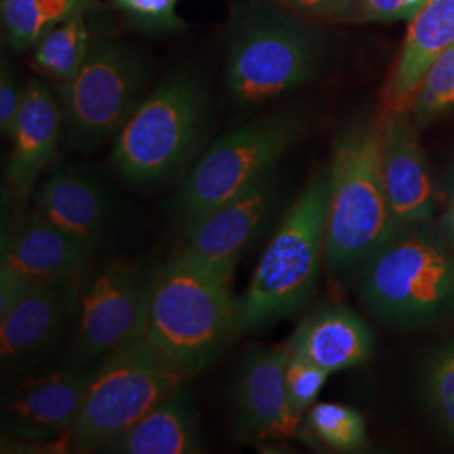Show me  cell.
Masks as SVG:
<instances>
[{
    "mask_svg": "<svg viewBox=\"0 0 454 454\" xmlns=\"http://www.w3.org/2000/svg\"><path fill=\"white\" fill-rule=\"evenodd\" d=\"M309 426L313 434L328 448L357 451L367 442L364 416L348 406L320 403L309 407Z\"/></svg>",
    "mask_w": 454,
    "mask_h": 454,
    "instance_id": "25",
    "label": "cell"
},
{
    "mask_svg": "<svg viewBox=\"0 0 454 454\" xmlns=\"http://www.w3.org/2000/svg\"><path fill=\"white\" fill-rule=\"evenodd\" d=\"M330 373L300 354L288 350L285 367V386L293 414L301 419L313 406Z\"/></svg>",
    "mask_w": 454,
    "mask_h": 454,
    "instance_id": "27",
    "label": "cell"
},
{
    "mask_svg": "<svg viewBox=\"0 0 454 454\" xmlns=\"http://www.w3.org/2000/svg\"><path fill=\"white\" fill-rule=\"evenodd\" d=\"M427 394L439 421L454 438V343L433 358L427 373Z\"/></svg>",
    "mask_w": 454,
    "mask_h": 454,
    "instance_id": "28",
    "label": "cell"
},
{
    "mask_svg": "<svg viewBox=\"0 0 454 454\" xmlns=\"http://www.w3.org/2000/svg\"><path fill=\"white\" fill-rule=\"evenodd\" d=\"M380 165L397 231L426 224L438 207L439 192L406 112L384 120Z\"/></svg>",
    "mask_w": 454,
    "mask_h": 454,
    "instance_id": "17",
    "label": "cell"
},
{
    "mask_svg": "<svg viewBox=\"0 0 454 454\" xmlns=\"http://www.w3.org/2000/svg\"><path fill=\"white\" fill-rule=\"evenodd\" d=\"M150 67L121 39L93 43L82 67L59 88L66 145L91 153L118 135L144 99Z\"/></svg>",
    "mask_w": 454,
    "mask_h": 454,
    "instance_id": "9",
    "label": "cell"
},
{
    "mask_svg": "<svg viewBox=\"0 0 454 454\" xmlns=\"http://www.w3.org/2000/svg\"><path fill=\"white\" fill-rule=\"evenodd\" d=\"M63 138L59 98L46 82L33 78L26 82V97L16 120L12 150L5 165V197L14 204L19 221L33 199L34 189L54 160Z\"/></svg>",
    "mask_w": 454,
    "mask_h": 454,
    "instance_id": "15",
    "label": "cell"
},
{
    "mask_svg": "<svg viewBox=\"0 0 454 454\" xmlns=\"http://www.w3.org/2000/svg\"><path fill=\"white\" fill-rule=\"evenodd\" d=\"M187 380L145 335L121 347L101 360L66 448L101 453Z\"/></svg>",
    "mask_w": 454,
    "mask_h": 454,
    "instance_id": "7",
    "label": "cell"
},
{
    "mask_svg": "<svg viewBox=\"0 0 454 454\" xmlns=\"http://www.w3.org/2000/svg\"><path fill=\"white\" fill-rule=\"evenodd\" d=\"M26 97V84L19 82L14 67L2 61L0 69V131L5 138L12 137L17 116Z\"/></svg>",
    "mask_w": 454,
    "mask_h": 454,
    "instance_id": "29",
    "label": "cell"
},
{
    "mask_svg": "<svg viewBox=\"0 0 454 454\" xmlns=\"http://www.w3.org/2000/svg\"><path fill=\"white\" fill-rule=\"evenodd\" d=\"M273 2L298 16L325 17V19L352 17L357 7V0H273Z\"/></svg>",
    "mask_w": 454,
    "mask_h": 454,
    "instance_id": "30",
    "label": "cell"
},
{
    "mask_svg": "<svg viewBox=\"0 0 454 454\" xmlns=\"http://www.w3.org/2000/svg\"><path fill=\"white\" fill-rule=\"evenodd\" d=\"M409 110L419 123H429L454 110V43L427 67Z\"/></svg>",
    "mask_w": 454,
    "mask_h": 454,
    "instance_id": "24",
    "label": "cell"
},
{
    "mask_svg": "<svg viewBox=\"0 0 454 454\" xmlns=\"http://www.w3.org/2000/svg\"><path fill=\"white\" fill-rule=\"evenodd\" d=\"M352 19L360 22L406 20V0H357Z\"/></svg>",
    "mask_w": 454,
    "mask_h": 454,
    "instance_id": "31",
    "label": "cell"
},
{
    "mask_svg": "<svg viewBox=\"0 0 454 454\" xmlns=\"http://www.w3.org/2000/svg\"><path fill=\"white\" fill-rule=\"evenodd\" d=\"M180 0H112V5L127 24L140 33L160 35L180 34L187 24L179 16Z\"/></svg>",
    "mask_w": 454,
    "mask_h": 454,
    "instance_id": "26",
    "label": "cell"
},
{
    "mask_svg": "<svg viewBox=\"0 0 454 454\" xmlns=\"http://www.w3.org/2000/svg\"><path fill=\"white\" fill-rule=\"evenodd\" d=\"M82 276L37 281L0 317V364L4 379L14 380L41 371L73 337Z\"/></svg>",
    "mask_w": 454,
    "mask_h": 454,
    "instance_id": "11",
    "label": "cell"
},
{
    "mask_svg": "<svg viewBox=\"0 0 454 454\" xmlns=\"http://www.w3.org/2000/svg\"><path fill=\"white\" fill-rule=\"evenodd\" d=\"M86 14L88 9L67 17L35 43L33 61L41 73L65 82L82 67L93 46Z\"/></svg>",
    "mask_w": 454,
    "mask_h": 454,
    "instance_id": "23",
    "label": "cell"
},
{
    "mask_svg": "<svg viewBox=\"0 0 454 454\" xmlns=\"http://www.w3.org/2000/svg\"><path fill=\"white\" fill-rule=\"evenodd\" d=\"M328 176L318 174L286 212L239 296V332H258L309 303L325 262Z\"/></svg>",
    "mask_w": 454,
    "mask_h": 454,
    "instance_id": "6",
    "label": "cell"
},
{
    "mask_svg": "<svg viewBox=\"0 0 454 454\" xmlns=\"http://www.w3.org/2000/svg\"><path fill=\"white\" fill-rule=\"evenodd\" d=\"M454 43V0H427L409 20L406 41L387 84L389 114L406 112L427 67Z\"/></svg>",
    "mask_w": 454,
    "mask_h": 454,
    "instance_id": "21",
    "label": "cell"
},
{
    "mask_svg": "<svg viewBox=\"0 0 454 454\" xmlns=\"http://www.w3.org/2000/svg\"><path fill=\"white\" fill-rule=\"evenodd\" d=\"M322 37L273 0H238L226 31L224 86L239 106H254L309 82Z\"/></svg>",
    "mask_w": 454,
    "mask_h": 454,
    "instance_id": "4",
    "label": "cell"
},
{
    "mask_svg": "<svg viewBox=\"0 0 454 454\" xmlns=\"http://www.w3.org/2000/svg\"><path fill=\"white\" fill-rule=\"evenodd\" d=\"M279 197L276 174L244 194L182 224L179 253L217 266L236 268L244 251L268 226Z\"/></svg>",
    "mask_w": 454,
    "mask_h": 454,
    "instance_id": "14",
    "label": "cell"
},
{
    "mask_svg": "<svg viewBox=\"0 0 454 454\" xmlns=\"http://www.w3.org/2000/svg\"><path fill=\"white\" fill-rule=\"evenodd\" d=\"M301 133L303 120L294 112L279 110L261 114L215 140L189 168L172 202L180 223L271 177Z\"/></svg>",
    "mask_w": 454,
    "mask_h": 454,
    "instance_id": "8",
    "label": "cell"
},
{
    "mask_svg": "<svg viewBox=\"0 0 454 454\" xmlns=\"http://www.w3.org/2000/svg\"><path fill=\"white\" fill-rule=\"evenodd\" d=\"M286 345L290 352L333 373L357 367L371 357L373 335L354 309L328 305L305 318Z\"/></svg>",
    "mask_w": 454,
    "mask_h": 454,
    "instance_id": "20",
    "label": "cell"
},
{
    "mask_svg": "<svg viewBox=\"0 0 454 454\" xmlns=\"http://www.w3.org/2000/svg\"><path fill=\"white\" fill-rule=\"evenodd\" d=\"M162 262L153 258L114 260L90 268L71 343L59 362L99 364L145 335L152 294Z\"/></svg>",
    "mask_w": 454,
    "mask_h": 454,
    "instance_id": "10",
    "label": "cell"
},
{
    "mask_svg": "<svg viewBox=\"0 0 454 454\" xmlns=\"http://www.w3.org/2000/svg\"><path fill=\"white\" fill-rule=\"evenodd\" d=\"M91 0H2V27L9 49L20 52L56 24L88 9Z\"/></svg>",
    "mask_w": 454,
    "mask_h": 454,
    "instance_id": "22",
    "label": "cell"
},
{
    "mask_svg": "<svg viewBox=\"0 0 454 454\" xmlns=\"http://www.w3.org/2000/svg\"><path fill=\"white\" fill-rule=\"evenodd\" d=\"M212 123L207 82L194 69L167 74L114 137L112 162L133 187H155L185 170L200 153Z\"/></svg>",
    "mask_w": 454,
    "mask_h": 454,
    "instance_id": "3",
    "label": "cell"
},
{
    "mask_svg": "<svg viewBox=\"0 0 454 454\" xmlns=\"http://www.w3.org/2000/svg\"><path fill=\"white\" fill-rule=\"evenodd\" d=\"M204 451L194 390L189 380L168 394L101 453L197 454Z\"/></svg>",
    "mask_w": 454,
    "mask_h": 454,
    "instance_id": "19",
    "label": "cell"
},
{
    "mask_svg": "<svg viewBox=\"0 0 454 454\" xmlns=\"http://www.w3.org/2000/svg\"><path fill=\"white\" fill-rule=\"evenodd\" d=\"M444 195H446V199L454 195V162L446 176V180H444Z\"/></svg>",
    "mask_w": 454,
    "mask_h": 454,
    "instance_id": "33",
    "label": "cell"
},
{
    "mask_svg": "<svg viewBox=\"0 0 454 454\" xmlns=\"http://www.w3.org/2000/svg\"><path fill=\"white\" fill-rule=\"evenodd\" d=\"M364 307L389 328H419L454 313V253L421 226L397 232L360 270Z\"/></svg>",
    "mask_w": 454,
    "mask_h": 454,
    "instance_id": "5",
    "label": "cell"
},
{
    "mask_svg": "<svg viewBox=\"0 0 454 454\" xmlns=\"http://www.w3.org/2000/svg\"><path fill=\"white\" fill-rule=\"evenodd\" d=\"M99 364L74 365L58 360L49 369L19 379L2 401L4 438L33 444L66 441Z\"/></svg>",
    "mask_w": 454,
    "mask_h": 454,
    "instance_id": "12",
    "label": "cell"
},
{
    "mask_svg": "<svg viewBox=\"0 0 454 454\" xmlns=\"http://www.w3.org/2000/svg\"><path fill=\"white\" fill-rule=\"evenodd\" d=\"M439 227H441V234L444 236L446 243L450 244L454 253V195L448 197V204L439 219Z\"/></svg>",
    "mask_w": 454,
    "mask_h": 454,
    "instance_id": "32",
    "label": "cell"
},
{
    "mask_svg": "<svg viewBox=\"0 0 454 454\" xmlns=\"http://www.w3.org/2000/svg\"><path fill=\"white\" fill-rule=\"evenodd\" d=\"M31 204L49 223L98 251L112 234V194L97 174L76 163H51L34 189Z\"/></svg>",
    "mask_w": 454,
    "mask_h": 454,
    "instance_id": "16",
    "label": "cell"
},
{
    "mask_svg": "<svg viewBox=\"0 0 454 454\" xmlns=\"http://www.w3.org/2000/svg\"><path fill=\"white\" fill-rule=\"evenodd\" d=\"M384 121L341 133L328 172L325 268L347 281L399 232L382 180Z\"/></svg>",
    "mask_w": 454,
    "mask_h": 454,
    "instance_id": "2",
    "label": "cell"
},
{
    "mask_svg": "<svg viewBox=\"0 0 454 454\" xmlns=\"http://www.w3.org/2000/svg\"><path fill=\"white\" fill-rule=\"evenodd\" d=\"M232 273V266H217L179 251L160 268L145 337L187 379L209 369L241 335Z\"/></svg>",
    "mask_w": 454,
    "mask_h": 454,
    "instance_id": "1",
    "label": "cell"
},
{
    "mask_svg": "<svg viewBox=\"0 0 454 454\" xmlns=\"http://www.w3.org/2000/svg\"><path fill=\"white\" fill-rule=\"evenodd\" d=\"M98 249L29 211L11 234L2 238V264L29 283L82 276L91 268Z\"/></svg>",
    "mask_w": 454,
    "mask_h": 454,
    "instance_id": "18",
    "label": "cell"
},
{
    "mask_svg": "<svg viewBox=\"0 0 454 454\" xmlns=\"http://www.w3.org/2000/svg\"><path fill=\"white\" fill-rule=\"evenodd\" d=\"M288 345L251 347L238 364L231 389L232 424L238 438L262 441L290 436L300 419L293 414L285 386Z\"/></svg>",
    "mask_w": 454,
    "mask_h": 454,
    "instance_id": "13",
    "label": "cell"
}]
</instances>
